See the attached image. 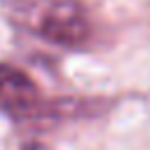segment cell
<instances>
[{
  "mask_svg": "<svg viewBox=\"0 0 150 150\" xmlns=\"http://www.w3.org/2000/svg\"><path fill=\"white\" fill-rule=\"evenodd\" d=\"M40 30L61 47H77L89 38V19L75 0H56L47 7Z\"/></svg>",
  "mask_w": 150,
  "mask_h": 150,
  "instance_id": "1",
  "label": "cell"
},
{
  "mask_svg": "<svg viewBox=\"0 0 150 150\" xmlns=\"http://www.w3.org/2000/svg\"><path fill=\"white\" fill-rule=\"evenodd\" d=\"M38 101V87L33 80L14 66L0 63V108L9 112H26Z\"/></svg>",
  "mask_w": 150,
  "mask_h": 150,
  "instance_id": "2",
  "label": "cell"
}]
</instances>
